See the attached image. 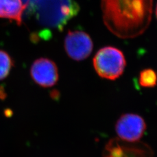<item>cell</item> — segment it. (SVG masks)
Instances as JSON below:
<instances>
[{
    "label": "cell",
    "instance_id": "6da1fadb",
    "mask_svg": "<svg viewBox=\"0 0 157 157\" xmlns=\"http://www.w3.org/2000/svg\"><path fill=\"white\" fill-rule=\"evenodd\" d=\"M37 17L43 25L62 30L80 11L75 0H41L37 5Z\"/></svg>",
    "mask_w": 157,
    "mask_h": 157
},
{
    "label": "cell",
    "instance_id": "7a4b0ae2",
    "mask_svg": "<svg viewBox=\"0 0 157 157\" xmlns=\"http://www.w3.org/2000/svg\"><path fill=\"white\" fill-rule=\"evenodd\" d=\"M95 72L102 78L114 80L124 73L126 62L123 52L115 47L101 48L93 58Z\"/></svg>",
    "mask_w": 157,
    "mask_h": 157
},
{
    "label": "cell",
    "instance_id": "3957f363",
    "mask_svg": "<svg viewBox=\"0 0 157 157\" xmlns=\"http://www.w3.org/2000/svg\"><path fill=\"white\" fill-rule=\"evenodd\" d=\"M67 56L75 61H80L90 56L93 43L90 36L83 31H69L64 40Z\"/></svg>",
    "mask_w": 157,
    "mask_h": 157
},
{
    "label": "cell",
    "instance_id": "277c9868",
    "mask_svg": "<svg viewBox=\"0 0 157 157\" xmlns=\"http://www.w3.org/2000/svg\"><path fill=\"white\" fill-rule=\"evenodd\" d=\"M146 129V124L144 119L135 113L123 114L115 124V131L119 137L128 142L139 140Z\"/></svg>",
    "mask_w": 157,
    "mask_h": 157
},
{
    "label": "cell",
    "instance_id": "5b68a950",
    "mask_svg": "<svg viewBox=\"0 0 157 157\" xmlns=\"http://www.w3.org/2000/svg\"><path fill=\"white\" fill-rule=\"evenodd\" d=\"M30 76L35 83L44 88L54 86L59 80L56 63L46 58L34 61L30 67Z\"/></svg>",
    "mask_w": 157,
    "mask_h": 157
},
{
    "label": "cell",
    "instance_id": "8992f818",
    "mask_svg": "<svg viewBox=\"0 0 157 157\" xmlns=\"http://www.w3.org/2000/svg\"><path fill=\"white\" fill-rule=\"evenodd\" d=\"M26 6L27 5L23 4L22 0H0V18L14 21L20 26Z\"/></svg>",
    "mask_w": 157,
    "mask_h": 157
},
{
    "label": "cell",
    "instance_id": "52a82bcc",
    "mask_svg": "<svg viewBox=\"0 0 157 157\" xmlns=\"http://www.w3.org/2000/svg\"><path fill=\"white\" fill-rule=\"evenodd\" d=\"M13 65L14 61L11 56L4 51L0 50V80L9 75Z\"/></svg>",
    "mask_w": 157,
    "mask_h": 157
},
{
    "label": "cell",
    "instance_id": "ba28073f",
    "mask_svg": "<svg viewBox=\"0 0 157 157\" xmlns=\"http://www.w3.org/2000/svg\"><path fill=\"white\" fill-rule=\"evenodd\" d=\"M139 82L143 87H154L157 84V73L152 69H144L139 74Z\"/></svg>",
    "mask_w": 157,
    "mask_h": 157
},
{
    "label": "cell",
    "instance_id": "9c48e42d",
    "mask_svg": "<svg viewBox=\"0 0 157 157\" xmlns=\"http://www.w3.org/2000/svg\"><path fill=\"white\" fill-rule=\"evenodd\" d=\"M155 13H156V17H157V7H156V11H155Z\"/></svg>",
    "mask_w": 157,
    "mask_h": 157
}]
</instances>
